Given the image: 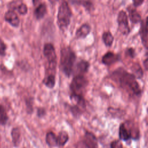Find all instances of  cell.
<instances>
[{"label": "cell", "mask_w": 148, "mask_h": 148, "mask_svg": "<svg viewBox=\"0 0 148 148\" xmlns=\"http://www.w3.org/2000/svg\"><path fill=\"white\" fill-rule=\"evenodd\" d=\"M119 135L120 139L124 141L130 139L136 140L139 138V130L133 123L127 121L120 125Z\"/></svg>", "instance_id": "4"}, {"label": "cell", "mask_w": 148, "mask_h": 148, "mask_svg": "<svg viewBox=\"0 0 148 148\" xmlns=\"http://www.w3.org/2000/svg\"><path fill=\"white\" fill-rule=\"evenodd\" d=\"M110 148H123V145L120 140H113L110 143Z\"/></svg>", "instance_id": "29"}, {"label": "cell", "mask_w": 148, "mask_h": 148, "mask_svg": "<svg viewBox=\"0 0 148 148\" xmlns=\"http://www.w3.org/2000/svg\"><path fill=\"white\" fill-rule=\"evenodd\" d=\"M7 49V46L4 42L0 39V56H5L6 55V50Z\"/></svg>", "instance_id": "27"}, {"label": "cell", "mask_w": 148, "mask_h": 148, "mask_svg": "<svg viewBox=\"0 0 148 148\" xmlns=\"http://www.w3.org/2000/svg\"><path fill=\"white\" fill-rule=\"evenodd\" d=\"M76 148H98L96 136L90 132H86L83 139L77 143Z\"/></svg>", "instance_id": "8"}, {"label": "cell", "mask_w": 148, "mask_h": 148, "mask_svg": "<svg viewBox=\"0 0 148 148\" xmlns=\"http://www.w3.org/2000/svg\"><path fill=\"white\" fill-rule=\"evenodd\" d=\"M144 2V0H133L132 5L134 8H136L140 6Z\"/></svg>", "instance_id": "32"}, {"label": "cell", "mask_w": 148, "mask_h": 148, "mask_svg": "<svg viewBox=\"0 0 148 148\" xmlns=\"http://www.w3.org/2000/svg\"><path fill=\"white\" fill-rule=\"evenodd\" d=\"M76 55L70 46H64L60 51V68L68 77L73 73Z\"/></svg>", "instance_id": "2"}, {"label": "cell", "mask_w": 148, "mask_h": 148, "mask_svg": "<svg viewBox=\"0 0 148 148\" xmlns=\"http://www.w3.org/2000/svg\"><path fill=\"white\" fill-rule=\"evenodd\" d=\"M127 10L128 13V15H127L128 18L132 24H136L140 23L142 21L141 16L135 8L130 6L127 8Z\"/></svg>", "instance_id": "14"}, {"label": "cell", "mask_w": 148, "mask_h": 148, "mask_svg": "<svg viewBox=\"0 0 148 148\" xmlns=\"http://www.w3.org/2000/svg\"><path fill=\"white\" fill-rule=\"evenodd\" d=\"M108 112L112 115H114L116 116H117V113H123L124 112L123 110H121L119 108H114L113 107H109L108 108Z\"/></svg>", "instance_id": "26"}, {"label": "cell", "mask_w": 148, "mask_h": 148, "mask_svg": "<svg viewBox=\"0 0 148 148\" xmlns=\"http://www.w3.org/2000/svg\"><path fill=\"white\" fill-rule=\"evenodd\" d=\"M69 98L72 103L73 104V106L77 107L83 112L86 110V101L83 95L71 93Z\"/></svg>", "instance_id": "11"}, {"label": "cell", "mask_w": 148, "mask_h": 148, "mask_svg": "<svg viewBox=\"0 0 148 148\" xmlns=\"http://www.w3.org/2000/svg\"><path fill=\"white\" fill-rule=\"evenodd\" d=\"M91 27L87 23L83 24L80 26L75 32V37L77 39H85L90 33Z\"/></svg>", "instance_id": "13"}, {"label": "cell", "mask_w": 148, "mask_h": 148, "mask_svg": "<svg viewBox=\"0 0 148 148\" xmlns=\"http://www.w3.org/2000/svg\"><path fill=\"white\" fill-rule=\"evenodd\" d=\"M43 53L48 62V70L50 71L51 73H53L51 71L55 72V69H56L57 65V55L53 45L51 43H45L43 46Z\"/></svg>", "instance_id": "6"}, {"label": "cell", "mask_w": 148, "mask_h": 148, "mask_svg": "<svg viewBox=\"0 0 148 148\" xmlns=\"http://www.w3.org/2000/svg\"><path fill=\"white\" fill-rule=\"evenodd\" d=\"M13 10H17V12L21 15H25L27 13L28 8L25 3H20L17 6L15 5Z\"/></svg>", "instance_id": "25"}, {"label": "cell", "mask_w": 148, "mask_h": 148, "mask_svg": "<svg viewBox=\"0 0 148 148\" xmlns=\"http://www.w3.org/2000/svg\"><path fill=\"white\" fill-rule=\"evenodd\" d=\"M47 13V6L44 2L38 5L34 10V16L37 20L43 18Z\"/></svg>", "instance_id": "15"}, {"label": "cell", "mask_w": 148, "mask_h": 148, "mask_svg": "<svg viewBox=\"0 0 148 148\" xmlns=\"http://www.w3.org/2000/svg\"><path fill=\"white\" fill-rule=\"evenodd\" d=\"M58 146H64L69 139V135L66 131H62L59 132L58 136H57Z\"/></svg>", "instance_id": "22"}, {"label": "cell", "mask_w": 148, "mask_h": 148, "mask_svg": "<svg viewBox=\"0 0 148 148\" xmlns=\"http://www.w3.org/2000/svg\"><path fill=\"white\" fill-rule=\"evenodd\" d=\"M139 34L143 46L146 49H147V17L145 20H142L140 24Z\"/></svg>", "instance_id": "9"}, {"label": "cell", "mask_w": 148, "mask_h": 148, "mask_svg": "<svg viewBox=\"0 0 148 148\" xmlns=\"http://www.w3.org/2000/svg\"><path fill=\"white\" fill-rule=\"evenodd\" d=\"M117 23L120 33L123 35H128L130 32V28L127 14L124 10H121L118 13Z\"/></svg>", "instance_id": "7"}, {"label": "cell", "mask_w": 148, "mask_h": 148, "mask_svg": "<svg viewBox=\"0 0 148 148\" xmlns=\"http://www.w3.org/2000/svg\"><path fill=\"white\" fill-rule=\"evenodd\" d=\"M43 83L46 87L52 89L56 85V76L54 73H48L43 80Z\"/></svg>", "instance_id": "17"}, {"label": "cell", "mask_w": 148, "mask_h": 148, "mask_svg": "<svg viewBox=\"0 0 148 148\" xmlns=\"http://www.w3.org/2000/svg\"><path fill=\"white\" fill-rule=\"evenodd\" d=\"M102 40L106 47H111L114 41V36L110 31H105L102 35Z\"/></svg>", "instance_id": "18"}, {"label": "cell", "mask_w": 148, "mask_h": 148, "mask_svg": "<svg viewBox=\"0 0 148 148\" xmlns=\"http://www.w3.org/2000/svg\"><path fill=\"white\" fill-rule=\"evenodd\" d=\"M130 68L132 72V74L136 78L139 79L142 78L143 76V71L139 64L135 62L132 65Z\"/></svg>", "instance_id": "19"}, {"label": "cell", "mask_w": 148, "mask_h": 148, "mask_svg": "<svg viewBox=\"0 0 148 148\" xmlns=\"http://www.w3.org/2000/svg\"><path fill=\"white\" fill-rule=\"evenodd\" d=\"M90 67V63L88 61L85 60H80L76 65V71L79 72L78 74L83 75L87 73Z\"/></svg>", "instance_id": "16"}, {"label": "cell", "mask_w": 148, "mask_h": 148, "mask_svg": "<svg viewBox=\"0 0 148 148\" xmlns=\"http://www.w3.org/2000/svg\"><path fill=\"white\" fill-rule=\"evenodd\" d=\"M120 60V56L119 54H115L112 51H109L102 56L101 62L103 64L107 66H109L119 61Z\"/></svg>", "instance_id": "10"}, {"label": "cell", "mask_w": 148, "mask_h": 148, "mask_svg": "<svg viewBox=\"0 0 148 148\" xmlns=\"http://www.w3.org/2000/svg\"><path fill=\"white\" fill-rule=\"evenodd\" d=\"M73 3H77V5L83 6L86 10L88 12L92 11L94 8L93 3L91 1H75L72 2Z\"/></svg>", "instance_id": "23"}, {"label": "cell", "mask_w": 148, "mask_h": 148, "mask_svg": "<svg viewBox=\"0 0 148 148\" xmlns=\"http://www.w3.org/2000/svg\"><path fill=\"white\" fill-rule=\"evenodd\" d=\"M110 77L119 86L131 95L139 97L142 93L136 77L123 68H118L112 72Z\"/></svg>", "instance_id": "1"}, {"label": "cell", "mask_w": 148, "mask_h": 148, "mask_svg": "<svg viewBox=\"0 0 148 148\" xmlns=\"http://www.w3.org/2000/svg\"><path fill=\"white\" fill-rule=\"evenodd\" d=\"M5 20L14 27H18L20 19L17 14L12 10H8L5 14Z\"/></svg>", "instance_id": "12"}, {"label": "cell", "mask_w": 148, "mask_h": 148, "mask_svg": "<svg viewBox=\"0 0 148 148\" xmlns=\"http://www.w3.org/2000/svg\"><path fill=\"white\" fill-rule=\"evenodd\" d=\"M12 142L14 146H18L20 142L21 132L18 128H13L11 131Z\"/></svg>", "instance_id": "21"}, {"label": "cell", "mask_w": 148, "mask_h": 148, "mask_svg": "<svg viewBox=\"0 0 148 148\" xmlns=\"http://www.w3.org/2000/svg\"><path fill=\"white\" fill-rule=\"evenodd\" d=\"M46 110L44 108L39 107L37 109V116L39 118H42L46 115Z\"/></svg>", "instance_id": "30"}, {"label": "cell", "mask_w": 148, "mask_h": 148, "mask_svg": "<svg viewBox=\"0 0 148 148\" xmlns=\"http://www.w3.org/2000/svg\"><path fill=\"white\" fill-rule=\"evenodd\" d=\"M8 116L5 108L0 104V124L5 125L8 121Z\"/></svg>", "instance_id": "24"}, {"label": "cell", "mask_w": 148, "mask_h": 148, "mask_svg": "<svg viewBox=\"0 0 148 148\" xmlns=\"http://www.w3.org/2000/svg\"><path fill=\"white\" fill-rule=\"evenodd\" d=\"M87 85L88 80L85 76L82 74H77L71 80L69 88L72 94L83 95Z\"/></svg>", "instance_id": "5"}, {"label": "cell", "mask_w": 148, "mask_h": 148, "mask_svg": "<svg viewBox=\"0 0 148 148\" xmlns=\"http://www.w3.org/2000/svg\"><path fill=\"white\" fill-rule=\"evenodd\" d=\"M147 61H148V60H147V58L146 57L143 61V66L145 68V71H147V66H148V64H147Z\"/></svg>", "instance_id": "33"}, {"label": "cell", "mask_w": 148, "mask_h": 148, "mask_svg": "<svg viewBox=\"0 0 148 148\" xmlns=\"http://www.w3.org/2000/svg\"><path fill=\"white\" fill-rule=\"evenodd\" d=\"M126 54L131 58H134L135 57L136 53H135V50L134 48L132 47H128L126 51H125Z\"/></svg>", "instance_id": "28"}, {"label": "cell", "mask_w": 148, "mask_h": 148, "mask_svg": "<svg viewBox=\"0 0 148 148\" xmlns=\"http://www.w3.org/2000/svg\"><path fill=\"white\" fill-rule=\"evenodd\" d=\"M72 16V10L68 2L62 1L58 8L57 15V24L61 30L65 31L68 28L71 23Z\"/></svg>", "instance_id": "3"}, {"label": "cell", "mask_w": 148, "mask_h": 148, "mask_svg": "<svg viewBox=\"0 0 148 148\" xmlns=\"http://www.w3.org/2000/svg\"><path fill=\"white\" fill-rule=\"evenodd\" d=\"M46 143L50 147H56L58 146L57 143V138L56 134L50 131L46 134Z\"/></svg>", "instance_id": "20"}, {"label": "cell", "mask_w": 148, "mask_h": 148, "mask_svg": "<svg viewBox=\"0 0 148 148\" xmlns=\"http://www.w3.org/2000/svg\"><path fill=\"white\" fill-rule=\"evenodd\" d=\"M25 103L27 105L28 113H31L32 112H33V108H32L31 99H28V100H26Z\"/></svg>", "instance_id": "31"}]
</instances>
